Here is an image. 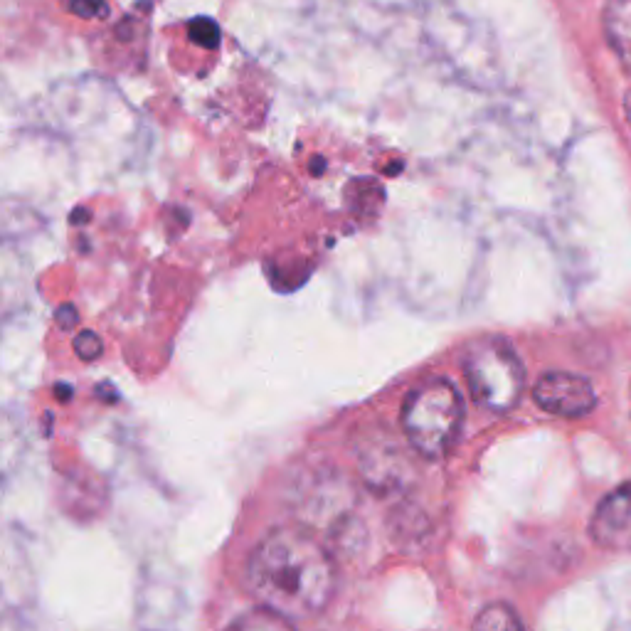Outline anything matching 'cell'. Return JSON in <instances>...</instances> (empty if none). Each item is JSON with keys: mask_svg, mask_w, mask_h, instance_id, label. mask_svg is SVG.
Listing matches in <instances>:
<instances>
[{"mask_svg": "<svg viewBox=\"0 0 631 631\" xmlns=\"http://www.w3.org/2000/svg\"><path fill=\"white\" fill-rule=\"evenodd\" d=\"M190 37H193L198 45L212 50V47H217V42H220V30H217V25L212 23V20L198 18L190 23Z\"/></svg>", "mask_w": 631, "mask_h": 631, "instance_id": "cell-8", "label": "cell"}, {"mask_svg": "<svg viewBox=\"0 0 631 631\" xmlns=\"http://www.w3.org/2000/svg\"><path fill=\"white\" fill-rule=\"evenodd\" d=\"M74 353L82 360H94L102 355V341L94 331H82L77 338H74Z\"/></svg>", "mask_w": 631, "mask_h": 631, "instance_id": "cell-9", "label": "cell"}, {"mask_svg": "<svg viewBox=\"0 0 631 631\" xmlns=\"http://www.w3.org/2000/svg\"><path fill=\"white\" fill-rule=\"evenodd\" d=\"M602 30L614 55L631 67V0H607L602 10Z\"/></svg>", "mask_w": 631, "mask_h": 631, "instance_id": "cell-6", "label": "cell"}, {"mask_svg": "<svg viewBox=\"0 0 631 631\" xmlns=\"http://www.w3.org/2000/svg\"><path fill=\"white\" fill-rule=\"evenodd\" d=\"M57 326H60L62 331H72V328L77 326V309H74L72 304H65L57 309Z\"/></svg>", "mask_w": 631, "mask_h": 631, "instance_id": "cell-10", "label": "cell"}, {"mask_svg": "<svg viewBox=\"0 0 631 631\" xmlns=\"http://www.w3.org/2000/svg\"><path fill=\"white\" fill-rule=\"evenodd\" d=\"M464 378L471 397L496 415L513 410L526 390V368L521 358L511 343L496 336L481 338L471 346L464 360Z\"/></svg>", "mask_w": 631, "mask_h": 631, "instance_id": "cell-3", "label": "cell"}, {"mask_svg": "<svg viewBox=\"0 0 631 631\" xmlns=\"http://www.w3.org/2000/svg\"><path fill=\"white\" fill-rule=\"evenodd\" d=\"M590 535L599 548L631 553V481L599 501L592 513Z\"/></svg>", "mask_w": 631, "mask_h": 631, "instance_id": "cell-5", "label": "cell"}, {"mask_svg": "<svg viewBox=\"0 0 631 631\" xmlns=\"http://www.w3.org/2000/svg\"><path fill=\"white\" fill-rule=\"evenodd\" d=\"M247 587L262 607L286 619L318 617L336 592V567L309 533L277 528L247 562Z\"/></svg>", "mask_w": 631, "mask_h": 631, "instance_id": "cell-1", "label": "cell"}, {"mask_svg": "<svg viewBox=\"0 0 631 631\" xmlns=\"http://www.w3.org/2000/svg\"><path fill=\"white\" fill-rule=\"evenodd\" d=\"M476 629H521L523 622L508 604H491L476 617Z\"/></svg>", "mask_w": 631, "mask_h": 631, "instance_id": "cell-7", "label": "cell"}, {"mask_svg": "<svg viewBox=\"0 0 631 631\" xmlns=\"http://www.w3.org/2000/svg\"><path fill=\"white\" fill-rule=\"evenodd\" d=\"M538 407L555 417H585L595 410V387L587 378L575 373H545L533 387Z\"/></svg>", "mask_w": 631, "mask_h": 631, "instance_id": "cell-4", "label": "cell"}, {"mask_svg": "<svg viewBox=\"0 0 631 631\" xmlns=\"http://www.w3.org/2000/svg\"><path fill=\"white\" fill-rule=\"evenodd\" d=\"M624 111H627V121L631 126V89L627 92V97H624Z\"/></svg>", "mask_w": 631, "mask_h": 631, "instance_id": "cell-11", "label": "cell"}, {"mask_svg": "<svg viewBox=\"0 0 631 631\" xmlns=\"http://www.w3.org/2000/svg\"><path fill=\"white\" fill-rule=\"evenodd\" d=\"M466 407L459 390L444 378L424 380L402 405V429L412 447L427 459H439L454 447L464 427Z\"/></svg>", "mask_w": 631, "mask_h": 631, "instance_id": "cell-2", "label": "cell"}]
</instances>
